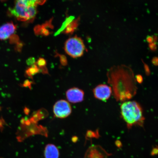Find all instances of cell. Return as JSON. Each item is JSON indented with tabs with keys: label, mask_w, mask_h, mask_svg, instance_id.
<instances>
[{
	"label": "cell",
	"mask_w": 158,
	"mask_h": 158,
	"mask_svg": "<svg viewBox=\"0 0 158 158\" xmlns=\"http://www.w3.org/2000/svg\"><path fill=\"white\" fill-rule=\"evenodd\" d=\"M6 1V0H0V1L1 2H4Z\"/></svg>",
	"instance_id": "obj_17"
},
{
	"label": "cell",
	"mask_w": 158,
	"mask_h": 158,
	"mask_svg": "<svg viewBox=\"0 0 158 158\" xmlns=\"http://www.w3.org/2000/svg\"><path fill=\"white\" fill-rule=\"evenodd\" d=\"M108 82L117 101H126L137 92L136 81L133 71L124 65L112 67L107 73Z\"/></svg>",
	"instance_id": "obj_1"
},
{
	"label": "cell",
	"mask_w": 158,
	"mask_h": 158,
	"mask_svg": "<svg viewBox=\"0 0 158 158\" xmlns=\"http://www.w3.org/2000/svg\"><path fill=\"white\" fill-rule=\"evenodd\" d=\"M37 65L39 67H44L46 64V62L44 59L42 58H39L37 62Z\"/></svg>",
	"instance_id": "obj_13"
},
{
	"label": "cell",
	"mask_w": 158,
	"mask_h": 158,
	"mask_svg": "<svg viewBox=\"0 0 158 158\" xmlns=\"http://www.w3.org/2000/svg\"><path fill=\"white\" fill-rule=\"evenodd\" d=\"M47 0H16L15 1L28 6H37L42 5L46 2Z\"/></svg>",
	"instance_id": "obj_11"
},
{
	"label": "cell",
	"mask_w": 158,
	"mask_h": 158,
	"mask_svg": "<svg viewBox=\"0 0 158 158\" xmlns=\"http://www.w3.org/2000/svg\"><path fill=\"white\" fill-rule=\"evenodd\" d=\"M112 91L111 87L104 84L98 85L93 91L94 97L103 101H105L109 98Z\"/></svg>",
	"instance_id": "obj_6"
},
{
	"label": "cell",
	"mask_w": 158,
	"mask_h": 158,
	"mask_svg": "<svg viewBox=\"0 0 158 158\" xmlns=\"http://www.w3.org/2000/svg\"><path fill=\"white\" fill-rule=\"evenodd\" d=\"M1 106H0V111H1Z\"/></svg>",
	"instance_id": "obj_18"
},
{
	"label": "cell",
	"mask_w": 158,
	"mask_h": 158,
	"mask_svg": "<svg viewBox=\"0 0 158 158\" xmlns=\"http://www.w3.org/2000/svg\"><path fill=\"white\" fill-rule=\"evenodd\" d=\"M44 155L45 158H59V149L53 144H48L45 148Z\"/></svg>",
	"instance_id": "obj_10"
},
{
	"label": "cell",
	"mask_w": 158,
	"mask_h": 158,
	"mask_svg": "<svg viewBox=\"0 0 158 158\" xmlns=\"http://www.w3.org/2000/svg\"><path fill=\"white\" fill-rule=\"evenodd\" d=\"M109 154L100 146H94L89 148L85 158H107Z\"/></svg>",
	"instance_id": "obj_9"
},
{
	"label": "cell",
	"mask_w": 158,
	"mask_h": 158,
	"mask_svg": "<svg viewBox=\"0 0 158 158\" xmlns=\"http://www.w3.org/2000/svg\"><path fill=\"white\" fill-rule=\"evenodd\" d=\"M17 30V26L12 22L4 24L0 27V40H5L13 36Z\"/></svg>",
	"instance_id": "obj_8"
},
{
	"label": "cell",
	"mask_w": 158,
	"mask_h": 158,
	"mask_svg": "<svg viewBox=\"0 0 158 158\" xmlns=\"http://www.w3.org/2000/svg\"><path fill=\"white\" fill-rule=\"evenodd\" d=\"M37 7L25 5L15 1V6L9 9L8 15L19 21H31L34 19L37 15Z\"/></svg>",
	"instance_id": "obj_3"
},
{
	"label": "cell",
	"mask_w": 158,
	"mask_h": 158,
	"mask_svg": "<svg viewBox=\"0 0 158 158\" xmlns=\"http://www.w3.org/2000/svg\"><path fill=\"white\" fill-rule=\"evenodd\" d=\"M115 144L116 146L118 148H120L122 147V143L121 142L118 141V140H117V141L115 142Z\"/></svg>",
	"instance_id": "obj_16"
},
{
	"label": "cell",
	"mask_w": 158,
	"mask_h": 158,
	"mask_svg": "<svg viewBox=\"0 0 158 158\" xmlns=\"http://www.w3.org/2000/svg\"><path fill=\"white\" fill-rule=\"evenodd\" d=\"M72 112V108L70 104L66 100H59L53 106L54 115L58 118H63L68 117Z\"/></svg>",
	"instance_id": "obj_5"
},
{
	"label": "cell",
	"mask_w": 158,
	"mask_h": 158,
	"mask_svg": "<svg viewBox=\"0 0 158 158\" xmlns=\"http://www.w3.org/2000/svg\"><path fill=\"white\" fill-rule=\"evenodd\" d=\"M38 67L36 65L33 64L27 69L26 71L27 74L29 76H31L39 72Z\"/></svg>",
	"instance_id": "obj_12"
},
{
	"label": "cell",
	"mask_w": 158,
	"mask_h": 158,
	"mask_svg": "<svg viewBox=\"0 0 158 158\" xmlns=\"http://www.w3.org/2000/svg\"><path fill=\"white\" fill-rule=\"evenodd\" d=\"M120 114L128 129L134 126L143 127L145 118L143 109L137 102L127 101L123 102L120 106Z\"/></svg>",
	"instance_id": "obj_2"
},
{
	"label": "cell",
	"mask_w": 158,
	"mask_h": 158,
	"mask_svg": "<svg viewBox=\"0 0 158 158\" xmlns=\"http://www.w3.org/2000/svg\"><path fill=\"white\" fill-rule=\"evenodd\" d=\"M66 96L69 102L73 103H78L84 100V93L78 88H72L67 90Z\"/></svg>",
	"instance_id": "obj_7"
},
{
	"label": "cell",
	"mask_w": 158,
	"mask_h": 158,
	"mask_svg": "<svg viewBox=\"0 0 158 158\" xmlns=\"http://www.w3.org/2000/svg\"><path fill=\"white\" fill-rule=\"evenodd\" d=\"M88 137L89 138H92L97 137V136H99L98 132H95L91 131H88L87 134Z\"/></svg>",
	"instance_id": "obj_14"
},
{
	"label": "cell",
	"mask_w": 158,
	"mask_h": 158,
	"mask_svg": "<svg viewBox=\"0 0 158 158\" xmlns=\"http://www.w3.org/2000/svg\"><path fill=\"white\" fill-rule=\"evenodd\" d=\"M64 48L67 54L73 58H77L83 55L85 47L82 40L75 36L67 40Z\"/></svg>",
	"instance_id": "obj_4"
},
{
	"label": "cell",
	"mask_w": 158,
	"mask_h": 158,
	"mask_svg": "<svg viewBox=\"0 0 158 158\" xmlns=\"http://www.w3.org/2000/svg\"><path fill=\"white\" fill-rule=\"evenodd\" d=\"M158 153V148L156 147H155L153 148L151 152V155L152 156H154L157 155Z\"/></svg>",
	"instance_id": "obj_15"
}]
</instances>
